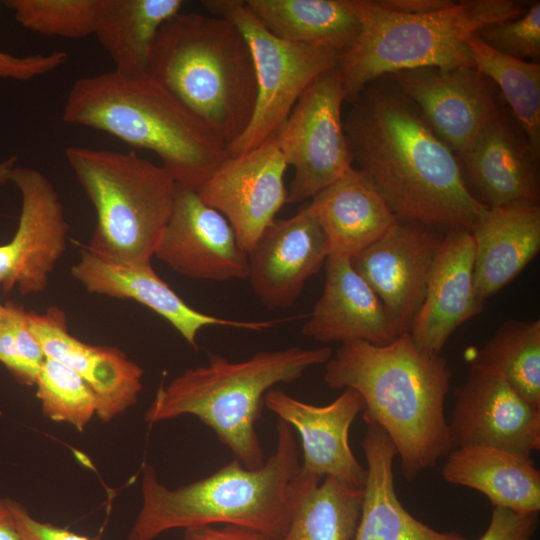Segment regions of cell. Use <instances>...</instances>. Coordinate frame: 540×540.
Returning a JSON list of instances; mask_svg holds the SVG:
<instances>
[{"label": "cell", "instance_id": "cell-30", "mask_svg": "<svg viewBox=\"0 0 540 540\" xmlns=\"http://www.w3.org/2000/svg\"><path fill=\"white\" fill-rule=\"evenodd\" d=\"M470 366L502 377L524 400L540 409V321L508 320L469 357Z\"/></svg>", "mask_w": 540, "mask_h": 540}, {"label": "cell", "instance_id": "cell-11", "mask_svg": "<svg viewBox=\"0 0 540 540\" xmlns=\"http://www.w3.org/2000/svg\"><path fill=\"white\" fill-rule=\"evenodd\" d=\"M10 181L22 204L16 232L0 245V287L8 293L37 294L63 255L69 225L52 182L38 169L15 166Z\"/></svg>", "mask_w": 540, "mask_h": 540}, {"label": "cell", "instance_id": "cell-31", "mask_svg": "<svg viewBox=\"0 0 540 540\" xmlns=\"http://www.w3.org/2000/svg\"><path fill=\"white\" fill-rule=\"evenodd\" d=\"M362 499L363 488L324 477L302 493L279 540H354Z\"/></svg>", "mask_w": 540, "mask_h": 540}, {"label": "cell", "instance_id": "cell-32", "mask_svg": "<svg viewBox=\"0 0 540 540\" xmlns=\"http://www.w3.org/2000/svg\"><path fill=\"white\" fill-rule=\"evenodd\" d=\"M474 66L489 78L510 107L533 153L540 158V65L503 55L476 35L467 39Z\"/></svg>", "mask_w": 540, "mask_h": 540}, {"label": "cell", "instance_id": "cell-18", "mask_svg": "<svg viewBox=\"0 0 540 540\" xmlns=\"http://www.w3.org/2000/svg\"><path fill=\"white\" fill-rule=\"evenodd\" d=\"M73 277L92 294L135 300L167 320L195 349L197 335L208 326H227L260 331L276 321H244L221 318L189 306L153 270L82 246Z\"/></svg>", "mask_w": 540, "mask_h": 540}, {"label": "cell", "instance_id": "cell-20", "mask_svg": "<svg viewBox=\"0 0 540 540\" xmlns=\"http://www.w3.org/2000/svg\"><path fill=\"white\" fill-rule=\"evenodd\" d=\"M457 157L487 207L539 203V158L504 106Z\"/></svg>", "mask_w": 540, "mask_h": 540}, {"label": "cell", "instance_id": "cell-34", "mask_svg": "<svg viewBox=\"0 0 540 540\" xmlns=\"http://www.w3.org/2000/svg\"><path fill=\"white\" fill-rule=\"evenodd\" d=\"M18 23L48 37L93 35L99 0H6Z\"/></svg>", "mask_w": 540, "mask_h": 540}, {"label": "cell", "instance_id": "cell-44", "mask_svg": "<svg viewBox=\"0 0 540 540\" xmlns=\"http://www.w3.org/2000/svg\"><path fill=\"white\" fill-rule=\"evenodd\" d=\"M6 317H7V308H6V305H5V304H2V303L0 302V329H1V327L3 326V324L5 323Z\"/></svg>", "mask_w": 540, "mask_h": 540}, {"label": "cell", "instance_id": "cell-6", "mask_svg": "<svg viewBox=\"0 0 540 540\" xmlns=\"http://www.w3.org/2000/svg\"><path fill=\"white\" fill-rule=\"evenodd\" d=\"M329 347L293 346L260 351L249 359L230 362L211 355L208 365L185 370L167 385H160L145 413L152 425L183 415H193L209 426L244 467L265 463L256 422L265 394L278 383H291L309 368L326 364Z\"/></svg>", "mask_w": 540, "mask_h": 540}, {"label": "cell", "instance_id": "cell-37", "mask_svg": "<svg viewBox=\"0 0 540 540\" xmlns=\"http://www.w3.org/2000/svg\"><path fill=\"white\" fill-rule=\"evenodd\" d=\"M67 60L65 51L16 56L0 50V78L28 81L56 70Z\"/></svg>", "mask_w": 540, "mask_h": 540}, {"label": "cell", "instance_id": "cell-36", "mask_svg": "<svg viewBox=\"0 0 540 540\" xmlns=\"http://www.w3.org/2000/svg\"><path fill=\"white\" fill-rule=\"evenodd\" d=\"M491 49L522 61L540 58V1L519 17L488 25L475 34Z\"/></svg>", "mask_w": 540, "mask_h": 540}, {"label": "cell", "instance_id": "cell-28", "mask_svg": "<svg viewBox=\"0 0 540 540\" xmlns=\"http://www.w3.org/2000/svg\"><path fill=\"white\" fill-rule=\"evenodd\" d=\"M274 36L287 42L342 53L356 39V0H245Z\"/></svg>", "mask_w": 540, "mask_h": 540}, {"label": "cell", "instance_id": "cell-19", "mask_svg": "<svg viewBox=\"0 0 540 540\" xmlns=\"http://www.w3.org/2000/svg\"><path fill=\"white\" fill-rule=\"evenodd\" d=\"M327 257L323 231L306 205L275 219L248 253L251 288L267 308H289Z\"/></svg>", "mask_w": 540, "mask_h": 540}, {"label": "cell", "instance_id": "cell-2", "mask_svg": "<svg viewBox=\"0 0 540 540\" xmlns=\"http://www.w3.org/2000/svg\"><path fill=\"white\" fill-rule=\"evenodd\" d=\"M451 377L446 359L418 348L409 332L384 345L342 343L324 372L329 388L361 395L363 419L388 434L407 481L454 449L444 415Z\"/></svg>", "mask_w": 540, "mask_h": 540}, {"label": "cell", "instance_id": "cell-33", "mask_svg": "<svg viewBox=\"0 0 540 540\" xmlns=\"http://www.w3.org/2000/svg\"><path fill=\"white\" fill-rule=\"evenodd\" d=\"M36 396L46 417L84 431L97 415L98 398L89 384L73 369L46 357L39 370Z\"/></svg>", "mask_w": 540, "mask_h": 540}, {"label": "cell", "instance_id": "cell-43", "mask_svg": "<svg viewBox=\"0 0 540 540\" xmlns=\"http://www.w3.org/2000/svg\"><path fill=\"white\" fill-rule=\"evenodd\" d=\"M17 156H10L0 162V184L10 181L11 172L16 166Z\"/></svg>", "mask_w": 540, "mask_h": 540}, {"label": "cell", "instance_id": "cell-16", "mask_svg": "<svg viewBox=\"0 0 540 540\" xmlns=\"http://www.w3.org/2000/svg\"><path fill=\"white\" fill-rule=\"evenodd\" d=\"M154 256L193 279L244 280L249 275L248 254L239 246L228 220L196 190L178 184L172 215Z\"/></svg>", "mask_w": 540, "mask_h": 540}, {"label": "cell", "instance_id": "cell-1", "mask_svg": "<svg viewBox=\"0 0 540 540\" xmlns=\"http://www.w3.org/2000/svg\"><path fill=\"white\" fill-rule=\"evenodd\" d=\"M349 104L343 126L353 163L397 219L470 231L487 206L418 107L387 76L369 83Z\"/></svg>", "mask_w": 540, "mask_h": 540}, {"label": "cell", "instance_id": "cell-5", "mask_svg": "<svg viewBox=\"0 0 540 540\" xmlns=\"http://www.w3.org/2000/svg\"><path fill=\"white\" fill-rule=\"evenodd\" d=\"M148 73L228 147L253 116L257 83L248 42L231 21L179 12L160 28Z\"/></svg>", "mask_w": 540, "mask_h": 540}, {"label": "cell", "instance_id": "cell-12", "mask_svg": "<svg viewBox=\"0 0 540 540\" xmlns=\"http://www.w3.org/2000/svg\"><path fill=\"white\" fill-rule=\"evenodd\" d=\"M287 168L272 135L248 152L229 155L196 190L207 205L228 220L247 254L287 203Z\"/></svg>", "mask_w": 540, "mask_h": 540}, {"label": "cell", "instance_id": "cell-42", "mask_svg": "<svg viewBox=\"0 0 540 540\" xmlns=\"http://www.w3.org/2000/svg\"><path fill=\"white\" fill-rule=\"evenodd\" d=\"M0 540H19L16 522L8 499L0 498Z\"/></svg>", "mask_w": 540, "mask_h": 540}, {"label": "cell", "instance_id": "cell-29", "mask_svg": "<svg viewBox=\"0 0 540 540\" xmlns=\"http://www.w3.org/2000/svg\"><path fill=\"white\" fill-rule=\"evenodd\" d=\"M183 5L182 0H99L93 35L110 55L114 70L148 73L160 28Z\"/></svg>", "mask_w": 540, "mask_h": 540}, {"label": "cell", "instance_id": "cell-25", "mask_svg": "<svg viewBox=\"0 0 540 540\" xmlns=\"http://www.w3.org/2000/svg\"><path fill=\"white\" fill-rule=\"evenodd\" d=\"M325 236L328 256L354 257L398 219L368 176L350 168L308 204Z\"/></svg>", "mask_w": 540, "mask_h": 540}, {"label": "cell", "instance_id": "cell-26", "mask_svg": "<svg viewBox=\"0 0 540 540\" xmlns=\"http://www.w3.org/2000/svg\"><path fill=\"white\" fill-rule=\"evenodd\" d=\"M362 448L367 462L361 513L354 540H467L442 532L413 517L398 499L393 474L395 446L376 422L364 419Z\"/></svg>", "mask_w": 540, "mask_h": 540}, {"label": "cell", "instance_id": "cell-17", "mask_svg": "<svg viewBox=\"0 0 540 540\" xmlns=\"http://www.w3.org/2000/svg\"><path fill=\"white\" fill-rule=\"evenodd\" d=\"M448 424L454 448L488 446L531 456L540 447V409L499 375L470 366L464 384L454 391Z\"/></svg>", "mask_w": 540, "mask_h": 540}, {"label": "cell", "instance_id": "cell-39", "mask_svg": "<svg viewBox=\"0 0 540 540\" xmlns=\"http://www.w3.org/2000/svg\"><path fill=\"white\" fill-rule=\"evenodd\" d=\"M8 501L15 518L19 540H94L66 528L40 522L19 502L11 499Z\"/></svg>", "mask_w": 540, "mask_h": 540}, {"label": "cell", "instance_id": "cell-22", "mask_svg": "<svg viewBox=\"0 0 540 540\" xmlns=\"http://www.w3.org/2000/svg\"><path fill=\"white\" fill-rule=\"evenodd\" d=\"M474 240L466 229L448 230L438 248L426 294L409 331L423 351L440 354L452 333L479 314L474 286Z\"/></svg>", "mask_w": 540, "mask_h": 540}, {"label": "cell", "instance_id": "cell-9", "mask_svg": "<svg viewBox=\"0 0 540 540\" xmlns=\"http://www.w3.org/2000/svg\"><path fill=\"white\" fill-rule=\"evenodd\" d=\"M210 15L234 23L246 38L255 68L257 99L243 134L227 147L228 155L248 152L274 135L308 86L336 65L340 53L291 43L271 34L245 0H204Z\"/></svg>", "mask_w": 540, "mask_h": 540}, {"label": "cell", "instance_id": "cell-41", "mask_svg": "<svg viewBox=\"0 0 540 540\" xmlns=\"http://www.w3.org/2000/svg\"><path fill=\"white\" fill-rule=\"evenodd\" d=\"M382 9L406 15H423L452 6L453 0H374Z\"/></svg>", "mask_w": 540, "mask_h": 540}, {"label": "cell", "instance_id": "cell-24", "mask_svg": "<svg viewBox=\"0 0 540 540\" xmlns=\"http://www.w3.org/2000/svg\"><path fill=\"white\" fill-rule=\"evenodd\" d=\"M474 286L485 300L511 282L539 253V203L487 207L470 230Z\"/></svg>", "mask_w": 540, "mask_h": 540}, {"label": "cell", "instance_id": "cell-27", "mask_svg": "<svg viewBox=\"0 0 540 540\" xmlns=\"http://www.w3.org/2000/svg\"><path fill=\"white\" fill-rule=\"evenodd\" d=\"M442 469L451 484L484 494L494 506L539 513L540 472L531 456L488 446L452 449Z\"/></svg>", "mask_w": 540, "mask_h": 540}, {"label": "cell", "instance_id": "cell-13", "mask_svg": "<svg viewBox=\"0 0 540 540\" xmlns=\"http://www.w3.org/2000/svg\"><path fill=\"white\" fill-rule=\"evenodd\" d=\"M443 237L437 228L398 219L378 240L351 258L399 335L410 331L422 306Z\"/></svg>", "mask_w": 540, "mask_h": 540}, {"label": "cell", "instance_id": "cell-8", "mask_svg": "<svg viewBox=\"0 0 540 540\" xmlns=\"http://www.w3.org/2000/svg\"><path fill=\"white\" fill-rule=\"evenodd\" d=\"M65 158L94 205L93 250L151 264L173 211L177 183L161 165L136 152L70 146Z\"/></svg>", "mask_w": 540, "mask_h": 540}, {"label": "cell", "instance_id": "cell-10", "mask_svg": "<svg viewBox=\"0 0 540 540\" xmlns=\"http://www.w3.org/2000/svg\"><path fill=\"white\" fill-rule=\"evenodd\" d=\"M344 102L334 65L308 86L274 134L288 167L294 169L287 203L312 199L353 167L343 126Z\"/></svg>", "mask_w": 540, "mask_h": 540}, {"label": "cell", "instance_id": "cell-15", "mask_svg": "<svg viewBox=\"0 0 540 540\" xmlns=\"http://www.w3.org/2000/svg\"><path fill=\"white\" fill-rule=\"evenodd\" d=\"M264 405L300 436L303 462L296 476L300 485H315L324 477H333L364 488L367 470L357 461L348 442L350 426L364 410V401L356 390L345 388L332 403L315 406L282 390L270 389Z\"/></svg>", "mask_w": 540, "mask_h": 540}, {"label": "cell", "instance_id": "cell-7", "mask_svg": "<svg viewBox=\"0 0 540 540\" xmlns=\"http://www.w3.org/2000/svg\"><path fill=\"white\" fill-rule=\"evenodd\" d=\"M356 1L360 30L336 63L348 103L372 81L398 71L474 66L467 39L521 16L529 6L519 0H462L438 12L406 15L374 0Z\"/></svg>", "mask_w": 540, "mask_h": 540}, {"label": "cell", "instance_id": "cell-23", "mask_svg": "<svg viewBox=\"0 0 540 540\" xmlns=\"http://www.w3.org/2000/svg\"><path fill=\"white\" fill-rule=\"evenodd\" d=\"M302 334L318 342L384 345L399 336L385 307L355 270L351 258L329 255L323 292Z\"/></svg>", "mask_w": 540, "mask_h": 540}, {"label": "cell", "instance_id": "cell-3", "mask_svg": "<svg viewBox=\"0 0 540 540\" xmlns=\"http://www.w3.org/2000/svg\"><path fill=\"white\" fill-rule=\"evenodd\" d=\"M62 118L154 152L178 185L193 190L229 156L225 143L149 73L77 79Z\"/></svg>", "mask_w": 540, "mask_h": 540}, {"label": "cell", "instance_id": "cell-35", "mask_svg": "<svg viewBox=\"0 0 540 540\" xmlns=\"http://www.w3.org/2000/svg\"><path fill=\"white\" fill-rule=\"evenodd\" d=\"M5 305L7 317L0 329V363L19 383L35 385L46 356L28 326L27 311L13 302Z\"/></svg>", "mask_w": 540, "mask_h": 540}, {"label": "cell", "instance_id": "cell-21", "mask_svg": "<svg viewBox=\"0 0 540 540\" xmlns=\"http://www.w3.org/2000/svg\"><path fill=\"white\" fill-rule=\"evenodd\" d=\"M28 326L46 357L78 373L95 392L97 416L112 420L133 406L142 389L143 370L115 347L95 346L72 336L61 309L27 311Z\"/></svg>", "mask_w": 540, "mask_h": 540}, {"label": "cell", "instance_id": "cell-38", "mask_svg": "<svg viewBox=\"0 0 540 540\" xmlns=\"http://www.w3.org/2000/svg\"><path fill=\"white\" fill-rule=\"evenodd\" d=\"M538 524V513H519L494 506L490 523L478 540H532Z\"/></svg>", "mask_w": 540, "mask_h": 540}, {"label": "cell", "instance_id": "cell-14", "mask_svg": "<svg viewBox=\"0 0 540 540\" xmlns=\"http://www.w3.org/2000/svg\"><path fill=\"white\" fill-rule=\"evenodd\" d=\"M387 77L458 156L503 106L496 85L475 66L419 67Z\"/></svg>", "mask_w": 540, "mask_h": 540}, {"label": "cell", "instance_id": "cell-40", "mask_svg": "<svg viewBox=\"0 0 540 540\" xmlns=\"http://www.w3.org/2000/svg\"><path fill=\"white\" fill-rule=\"evenodd\" d=\"M201 525L185 529L184 540H274L256 530L232 525Z\"/></svg>", "mask_w": 540, "mask_h": 540}, {"label": "cell", "instance_id": "cell-4", "mask_svg": "<svg viewBox=\"0 0 540 540\" xmlns=\"http://www.w3.org/2000/svg\"><path fill=\"white\" fill-rule=\"evenodd\" d=\"M299 466L294 429L279 418L275 452L258 469L234 459L210 476L169 489L146 465L142 505L128 540H154L172 529L218 524L250 528L279 540L302 495L295 486Z\"/></svg>", "mask_w": 540, "mask_h": 540}]
</instances>
